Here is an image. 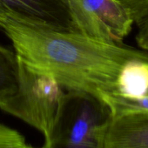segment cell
Wrapping results in <instances>:
<instances>
[{"label":"cell","instance_id":"52a82bcc","mask_svg":"<svg viewBox=\"0 0 148 148\" xmlns=\"http://www.w3.org/2000/svg\"><path fill=\"white\" fill-rule=\"evenodd\" d=\"M117 94L139 99L148 94V61L132 58L125 63L117 79Z\"/></svg>","mask_w":148,"mask_h":148},{"label":"cell","instance_id":"5b68a950","mask_svg":"<svg viewBox=\"0 0 148 148\" xmlns=\"http://www.w3.org/2000/svg\"><path fill=\"white\" fill-rule=\"evenodd\" d=\"M0 5L13 19L49 31L79 33L67 0H0Z\"/></svg>","mask_w":148,"mask_h":148},{"label":"cell","instance_id":"7c38bea8","mask_svg":"<svg viewBox=\"0 0 148 148\" xmlns=\"http://www.w3.org/2000/svg\"><path fill=\"white\" fill-rule=\"evenodd\" d=\"M9 17H10L9 14L5 11V9L1 5H0V27L5 23V21L7 20Z\"/></svg>","mask_w":148,"mask_h":148},{"label":"cell","instance_id":"8992f818","mask_svg":"<svg viewBox=\"0 0 148 148\" xmlns=\"http://www.w3.org/2000/svg\"><path fill=\"white\" fill-rule=\"evenodd\" d=\"M105 148H148V112L112 118Z\"/></svg>","mask_w":148,"mask_h":148},{"label":"cell","instance_id":"9c48e42d","mask_svg":"<svg viewBox=\"0 0 148 148\" xmlns=\"http://www.w3.org/2000/svg\"><path fill=\"white\" fill-rule=\"evenodd\" d=\"M105 102L109 106L112 118L128 113L148 112V95L139 99H130L114 93Z\"/></svg>","mask_w":148,"mask_h":148},{"label":"cell","instance_id":"3957f363","mask_svg":"<svg viewBox=\"0 0 148 148\" xmlns=\"http://www.w3.org/2000/svg\"><path fill=\"white\" fill-rule=\"evenodd\" d=\"M64 92L52 77L33 69L19 58L18 89L0 108L45 136L51 127Z\"/></svg>","mask_w":148,"mask_h":148},{"label":"cell","instance_id":"30bf717a","mask_svg":"<svg viewBox=\"0 0 148 148\" xmlns=\"http://www.w3.org/2000/svg\"><path fill=\"white\" fill-rule=\"evenodd\" d=\"M25 145V138L19 132L0 125V148H22Z\"/></svg>","mask_w":148,"mask_h":148},{"label":"cell","instance_id":"7a4b0ae2","mask_svg":"<svg viewBox=\"0 0 148 148\" xmlns=\"http://www.w3.org/2000/svg\"><path fill=\"white\" fill-rule=\"evenodd\" d=\"M112 115L98 96L65 90L43 148H105Z\"/></svg>","mask_w":148,"mask_h":148},{"label":"cell","instance_id":"4fadbf2b","mask_svg":"<svg viewBox=\"0 0 148 148\" xmlns=\"http://www.w3.org/2000/svg\"><path fill=\"white\" fill-rule=\"evenodd\" d=\"M22 148H35V147H32V146H31V145H27V144H26V145H25V146H23ZM40 148H43V146H42V147H40Z\"/></svg>","mask_w":148,"mask_h":148},{"label":"cell","instance_id":"5bb4252c","mask_svg":"<svg viewBox=\"0 0 148 148\" xmlns=\"http://www.w3.org/2000/svg\"><path fill=\"white\" fill-rule=\"evenodd\" d=\"M147 95H148V94H147Z\"/></svg>","mask_w":148,"mask_h":148},{"label":"cell","instance_id":"6da1fadb","mask_svg":"<svg viewBox=\"0 0 148 148\" xmlns=\"http://www.w3.org/2000/svg\"><path fill=\"white\" fill-rule=\"evenodd\" d=\"M1 28L26 64L50 75L64 90L88 92L104 102L117 92V79L125 62L148 61V51L80 33L32 27L11 17Z\"/></svg>","mask_w":148,"mask_h":148},{"label":"cell","instance_id":"277c9868","mask_svg":"<svg viewBox=\"0 0 148 148\" xmlns=\"http://www.w3.org/2000/svg\"><path fill=\"white\" fill-rule=\"evenodd\" d=\"M79 32L110 44H122L134 22L119 0H67Z\"/></svg>","mask_w":148,"mask_h":148},{"label":"cell","instance_id":"8fae6325","mask_svg":"<svg viewBox=\"0 0 148 148\" xmlns=\"http://www.w3.org/2000/svg\"><path fill=\"white\" fill-rule=\"evenodd\" d=\"M126 9L135 25L148 14V0H119Z\"/></svg>","mask_w":148,"mask_h":148},{"label":"cell","instance_id":"ba28073f","mask_svg":"<svg viewBox=\"0 0 148 148\" xmlns=\"http://www.w3.org/2000/svg\"><path fill=\"white\" fill-rule=\"evenodd\" d=\"M19 82V58L16 51L0 46V106L17 91Z\"/></svg>","mask_w":148,"mask_h":148}]
</instances>
